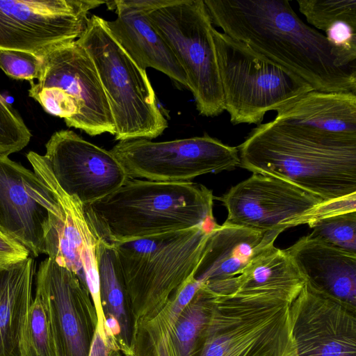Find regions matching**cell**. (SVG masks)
Returning <instances> with one entry per match:
<instances>
[{"instance_id": "26", "label": "cell", "mask_w": 356, "mask_h": 356, "mask_svg": "<svg viewBox=\"0 0 356 356\" xmlns=\"http://www.w3.org/2000/svg\"><path fill=\"white\" fill-rule=\"evenodd\" d=\"M309 234L343 250L356 253V211L327 215L308 224Z\"/></svg>"}, {"instance_id": "9", "label": "cell", "mask_w": 356, "mask_h": 356, "mask_svg": "<svg viewBox=\"0 0 356 356\" xmlns=\"http://www.w3.org/2000/svg\"><path fill=\"white\" fill-rule=\"evenodd\" d=\"M216 199L227 209L225 223L260 232H284L327 215L356 211V195L327 202L282 179L259 173Z\"/></svg>"}, {"instance_id": "29", "label": "cell", "mask_w": 356, "mask_h": 356, "mask_svg": "<svg viewBox=\"0 0 356 356\" xmlns=\"http://www.w3.org/2000/svg\"><path fill=\"white\" fill-rule=\"evenodd\" d=\"M31 138V133L21 116L0 93V156L23 149Z\"/></svg>"}, {"instance_id": "20", "label": "cell", "mask_w": 356, "mask_h": 356, "mask_svg": "<svg viewBox=\"0 0 356 356\" xmlns=\"http://www.w3.org/2000/svg\"><path fill=\"white\" fill-rule=\"evenodd\" d=\"M272 122L321 138L356 141V93L311 90L277 111Z\"/></svg>"}, {"instance_id": "19", "label": "cell", "mask_w": 356, "mask_h": 356, "mask_svg": "<svg viewBox=\"0 0 356 356\" xmlns=\"http://www.w3.org/2000/svg\"><path fill=\"white\" fill-rule=\"evenodd\" d=\"M281 231L260 232L227 223L209 234L193 277L217 294L259 253L274 244Z\"/></svg>"}, {"instance_id": "22", "label": "cell", "mask_w": 356, "mask_h": 356, "mask_svg": "<svg viewBox=\"0 0 356 356\" xmlns=\"http://www.w3.org/2000/svg\"><path fill=\"white\" fill-rule=\"evenodd\" d=\"M105 3L117 14L114 20H105L110 33L135 63L144 70L147 67L159 70L188 88L182 67L147 13L121 0Z\"/></svg>"}, {"instance_id": "11", "label": "cell", "mask_w": 356, "mask_h": 356, "mask_svg": "<svg viewBox=\"0 0 356 356\" xmlns=\"http://www.w3.org/2000/svg\"><path fill=\"white\" fill-rule=\"evenodd\" d=\"M111 152L129 179L185 182L240 165L237 147L207 134L164 142L145 138L119 141Z\"/></svg>"}, {"instance_id": "32", "label": "cell", "mask_w": 356, "mask_h": 356, "mask_svg": "<svg viewBox=\"0 0 356 356\" xmlns=\"http://www.w3.org/2000/svg\"><path fill=\"white\" fill-rule=\"evenodd\" d=\"M30 256L22 245L0 231V266Z\"/></svg>"}, {"instance_id": "33", "label": "cell", "mask_w": 356, "mask_h": 356, "mask_svg": "<svg viewBox=\"0 0 356 356\" xmlns=\"http://www.w3.org/2000/svg\"><path fill=\"white\" fill-rule=\"evenodd\" d=\"M122 2L129 6L142 10L147 13L156 9L169 6L176 0H121Z\"/></svg>"}, {"instance_id": "31", "label": "cell", "mask_w": 356, "mask_h": 356, "mask_svg": "<svg viewBox=\"0 0 356 356\" xmlns=\"http://www.w3.org/2000/svg\"><path fill=\"white\" fill-rule=\"evenodd\" d=\"M0 69L9 77L17 80H26L31 84L40 76L42 58L28 52L1 50Z\"/></svg>"}, {"instance_id": "12", "label": "cell", "mask_w": 356, "mask_h": 356, "mask_svg": "<svg viewBox=\"0 0 356 356\" xmlns=\"http://www.w3.org/2000/svg\"><path fill=\"white\" fill-rule=\"evenodd\" d=\"M97 0H0V51L41 57L83 33Z\"/></svg>"}, {"instance_id": "30", "label": "cell", "mask_w": 356, "mask_h": 356, "mask_svg": "<svg viewBox=\"0 0 356 356\" xmlns=\"http://www.w3.org/2000/svg\"><path fill=\"white\" fill-rule=\"evenodd\" d=\"M325 32L332 47L335 65L341 68L356 70V29L339 22Z\"/></svg>"}, {"instance_id": "23", "label": "cell", "mask_w": 356, "mask_h": 356, "mask_svg": "<svg viewBox=\"0 0 356 356\" xmlns=\"http://www.w3.org/2000/svg\"><path fill=\"white\" fill-rule=\"evenodd\" d=\"M305 284L304 277L286 250L272 244L225 284L218 296H272L291 304Z\"/></svg>"}, {"instance_id": "27", "label": "cell", "mask_w": 356, "mask_h": 356, "mask_svg": "<svg viewBox=\"0 0 356 356\" xmlns=\"http://www.w3.org/2000/svg\"><path fill=\"white\" fill-rule=\"evenodd\" d=\"M300 12L316 29L343 22L356 29V0H297Z\"/></svg>"}, {"instance_id": "21", "label": "cell", "mask_w": 356, "mask_h": 356, "mask_svg": "<svg viewBox=\"0 0 356 356\" xmlns=\"http://www.w3.org/2000/svg\"><path fill=\"white\" fill-rule=\"evenodd\" d=\"M315 291L356 308V253L308 234L285 249Z\"/></svg>"}, {"instance_id": "10", "label": "cell", "mask_w": 356, "mask_h": 356, "mask_svg": "<svg viewBox=\"0 0 356 356\" xmlns=\"http://www.w3.org/2000/svg\"><path fill=\"white\" fill-rule=\"evenodd\" d=\"M182 67L197 110L206 117L225 111L213 26L204 0H176L147 13Z\"/></svg>"}, {"instance_id": "8", "label": "cell", "mask_w": 356, "mask_h": 356, "mask_svg": "<svg viewBox=\"0 0 356 356\" xmlns=\"http://www.w3.org/2000/svg\"><path fill=\"white\" fill-rule=\"evenodd\" d=\"M212 33L225 111L232 124L259 125L267 112L313 90L302 79L245 44L215 28Z\"/></svg>"}, {"instance_id": "15", "label": "cell", "mask_w": 356, "mask_h": 356, "mask_svg": "<svg viewBox=\"0 0 356 356\" xmlns=\"http://www.w3.org/2000/svg\"><path fill=\"white\" fill-rule=\"evenodd\" d=\"M42 155L60 188L83 207L118 190L129 179L111 150L72 130L52 134Z\"/></svg>"}, {"instance_id": "16", "label": "cell", "mask_w": 356, "mask_h": 356, "mask_svg": "<svg viewBox=\"0 0 356 356\" xmlns=\"http://www.w3.org/2000/svg\"><path fill=\"white\" fill-rule=\"evenodd\" d=\"M59 207L44 181L8 156H0V231L30 256L45 254L50 213Z\"/></svg>"}, {"instance_id": "1", "label": "cell", "mask_w": 356, "mask_h": 356, "mask_svg": "<svg viewBox=\"0 0 356 356\" xmlns=\"http://www.w3.org/2000/svg\"><path fill=\"white\" fill-rule=\"evenodd\" d=\"M212 24L298 76L314 90L356 93V70L335 65L323 33L307 25L288 0H204Z\"/></svg>"}, {"instance_id": "14", "label": "cell", "mask_w": 356, "mask_h": 356, "mask_svg": "<svg viewBox=\"0 0 356 356\" xmlns=\"http://www.w3.org/2000/svg\"><path fill=\"white\" fill-rule=\"evenodd\" d=\"M35 295L50 321L57 356H89L97 316L88 286L47 257L35 273Z\"/></svg>"}, {"instance_id": "18", "label": "cell", "mask_w": 356, "mask_h": 356, "mask_svg": "<svg viewBox=\"0 0 356 356\" xmlns=\"http://www.w3.org/2000/svg\"><path fill=\"white\" fill-rule=\"evenodd\" d=\"M296 356H356V308L305 283L289 307Z\"/></svg>"}, {"instance_id": "2", "label": "cell", "mask_w": 356, "mask_h": 356, "mask_svg": "<svg viewBox=\"0 0 356 356\" xmlns=\"http://www.w3.org/2000/svg\"><path fill=\"white\" fill-rule=\"evenodd\" d=\"M240 165L287 181L327 202L356 195V141L315 137L272 121L237 147Z\"/></svg>"}, {"instance_id": "24", "label": "cell", "mask_w": 356, "mask_h": 356, "mask_svg": "<svg viewBox=\"0 0 356 356\" xmlns=\"http://www.w3.org/2000/svg\"><path fill=\"white\" fill-rule=\"evenodd\" d=\"M35 270L31 256L0 266V356H24Z\"/></svg>"}, {"instance_id": "7", "label": "cell", "mask_w": 356, "mask_h": 356, "mask_svg": "<svg viewBox=\"0 0 356 356\" xmlns=\"http://www.w3.org/2000/svg\"><path fill=\"white\" fill-rule=\"evenodd\" d=\"M42 71L29 95L48 113L90 136L115 135L110 106L95 64L76 41L41 56Z\"/></svg>"}, {"instance_id": "4", "label": "cell", "mask_w": 356, "mask_h": 356, "mask_svg": "<svg viewBox=\"0 0 356 356\" xmlns=\"http://www.w3.org/2000/svg\"><path fill=\"white\" fill-rule=\"evenodd\" d=\"M214 229L195 227L111 243L125 283L134 324L156 314L170 296L194 276Z\"/></svg>"}, {"instance_id": "17", "label": "cell", "mask_w": 356, "mask_h": 356, "mask_svg": "<svg viewBox=\"0 0 356 356\" xmlns=\"http://www.w3.org/2000/svg\"><path fill=\"white\" fill-rule=\"evenodd\" d=\"M214 296L203 284L189 302L172 295L156 314L135 323L127 356H196Z\"/></svg>"}, {"instance_id": "13", "label": "cell", "mask_w": 356, "mask_h": 356, "mask_svg": "<svg viewBox=\"0 0 356 356\" xmlns=\"http://www.w3.org/2000/svg\"><path fill=\"white\" fill-rule=\"evenodd\" d=\"M26 157L35 172L54 194L58 209L50 213L45 238V254L73 272L88 288L97 315L103 314L99 298L97 247L99 236L88 222L83 205L58 185L41 154L29 152Z\"/></svg>"}, {"instance_id": "5", "label": "cell", "mask_w": 356, "mask_h": 356, "mask_svg": "<svg viewBox=\"0 0 356 356\" xmlns=\"http://www.w3.org/2000/svg\"><path fill=\"white\" fill-rule=\"evenodd\" d=\"M76 41L95 64L113 115L115 140H150L161 135L168 122L146 70L115 41L105 19L92 15Z\"/></svg>"}, {"instance_id": "3", "label": "cell", "mask_w": 356, "mask_h": 356, "mask_svg": "<svg viewBox=\"0 0 356 356\" xmlns=\"http://www.w3.org/2000/svg\"><path fill=\"white\" fill-rule=\"evenodd\" d=\"M213 200L210 189L192 181L129 179L84 211L99 238L111 244L195 227L216 228Z\"/></svg>"}, {"instance_id": "6", "label": "cell", "mask_w": 356, "mask_h": 356, "mask_svg": "<svg viewBox=\"0 0 356 356\" xmlns=\"http://www.w3.org/2000/svg\"><path fill=\"white\" fill-rule=\"evenodd\" d=\"M290 305L272 296L215 294L196 356H296Z\"/></svg>"}, {"instance_id": "28", "label": "cell", "mask_w": 356, "mask_h": 356, "mask_svg": "<svg viewBox=\"0 0 356 356\" xmlns=\"http://www.w3.org/2000/svg\"><path fill=\"white\" fill-rule=\"evenodd\" d=\"M24 356H57L47 309L40 298L36 295L28 314Z\"/></svg>"}, {"instance_id": "25", "label": "cell", "mask_w": 356, "mask_h": 356, "mask_svg": "<svg viewBox=\"0 0 356 356\" xmlns=\"http://www.w3.org/2000/svg\"><path fill=\"white\" fill-rule=\"evenodd\" d=\"M99 298L104 316L115 318L120 328L118 347L127 356L133 337L134 320L125 283L111 244L99 238L97 247Z\"/></svg>"}]
</instances>
